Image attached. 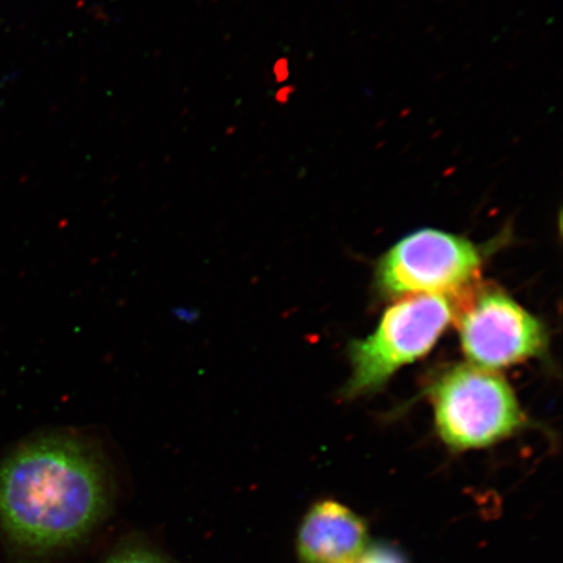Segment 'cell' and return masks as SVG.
<instances>
[{
  "instance_id": "obj_7",
  "label": "cell",
  "mask_w": 563,
  "mask_h": 563,
  "mask_svg": "<svg viewBox=\"0 0 563 563\" xmlns=\"http://www.w3.org/2000/svg\"><path fill=\"white\" fill-rule=\"evenodd\" d=\"M98 563H176L170 554L140 534L119 540Z\"/></svg>"
},
{
  "instance_id": "obj_6",
  "label": "cell",
  "mask_w": 563,
  "mask_h": 563,
  "mask_svg": "<svg viewBox=\"0 0 563 563\" xmlns=\"http://www.w3.org/2000/svg\"><path fill=\"white\" fill-rule=\"evenodd\" d=\"M368 545L363 518L333 499L312 505L295 540L298 563H355Z\"/></svg>"
},
{
  "instance_id": "obj_4",
  "label": "cell",
  "mask_w": 563,
  "mask_h": 563,
  "mask_svg": "<svg viewBox=\"0 0 563 563\" xmlns=\"http://www.w3.org/2000/svg\"><path fill=\"white\" fill-rule=\"evenodd\" d=\"M482 263L481 250L468 239L420 229L400 239L379 260L377 287L393 298L463 295L476 282Z\"/></svg>"
},
{
  "instance_id": "obj_8",
  "label": "cell",
  "mask_w": 563,
  "mask_h": 563,
  "mask_svg": "<svg viewBox=\"0 0 563 563\" xmlns=\"http://www.w3.org/2000/svg\"><path fill=\"white\" fill-rule=\"evenodd\" d=\"M355 563H408L406 555L390 544L368 545Z\"/></svg>"
},
{
  "instance_id": "obj_3",
  "label": "cell",
  "mask_w": 563,
  "mask_h": 563,
  "mask_svg": "<svg viewBox=\"0 0 563 563\" xmlns=\"http://www.w3.org/2000/svg\"><path fill=\"white\" fill-rule=\"evenodd\" d=\"M454 309L440 295H411L387 309L375 333L351 344L346 396L378 389L400 367L424 356L445 332Z\"/></svg>"
},
{
  "instance_id": "obj_2",
  "label": "cell",
  "mask_w": 563,
  "mask_h": 563,
  "mask_svg": "<svg viewBox=\"0 0 563 563\" xmlns=\"http://www.w3.org/2000/svg\"><path fill=\"white\" fill-rule=\"evenodd\" d=\"M432 399L440 438L457 452L495 445L525 424L510 385L475 365L450 368L433 386Z\"/></svg>"
},
{
  "instance_id": "obj_1",
  "label": "cell",
  "mask_w": 563,
  "mask_h": 563,
  "mask_svg": "<svg viewBox=\"0 0 563 563\" xmlns=\"http://www.w3.org/2000/svg\"><path fill=\"white\" fill-rule=\"evenodd\" d=\"M118 485L104 450L82 433L34 435L0 461V547L11 563H58L114 514Z\"/></svg>"
},
{
  "instance_id": "obj_5",
  "label": "cell",
  "mask_w": 563,
  "mask_h": 563,
  "mask_svg": "<svg viewBox=\"0 0 563 563\" xmlns=\"http://www.w3.org/2000/svg\"><path fill=\"white\" fill-rule=\"evenodd\" d=\"M461 343L477 368L495 372L544 354L547 330L509 295L484 288L460 305Z\"/></svg>"
}]
</instances>
